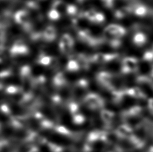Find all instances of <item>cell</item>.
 Masks as SVG:
<instances>
[{
	"label": "cell",
	"instance_id": "obj_25",
	"mask_svg": "<svg viewBox=\"0 0 153 152\" xmlns=\"http://www.w3.org/2000/svg\"><path fill=\"white\" fill-rule=\"evenodd\" d=\"M134 12L136 15H143L145 13V8L143 6H138L134 9Z\"/></svg>",
	"mask_w": 153,
	"mask_h": 152
},
{
	"label": "cell",
	"instance_id": "obj_18",
	"mask_svg": "<svg viewBox=\"0 0 153 152\" xmlns=\"http://www.w3.org/2000/svg\"><path fill=\"white\" fill-rule=\"evenodd\" d=\"M54 129L58 134L62 135H65V136H70L72 134L71 131L69 129L62 125H56L54 127Z\"/></svg>",
	"mask_w": 153,
	"mask_h": 152
},
{
	"label": "cell",
	"instance_id": "obj_22",
	"mask_svg": "<svg viewBox=\"0 0 153 152\" xmlns=\"http://www.w3.org/2000/svg\"><path fill=\"white\" fill-rule=\"evenodd\" d=\"M144 42V36L143 34L137 33L133 37V42L136 46H140Z\"/></svg>",
	"mask_w": 153,
	"mask_h": 152
},
{
	"label": "cell",
	"instance_id": "obj_12",
	"mask_svg": "<svg viewBox=\"0 0 153 152\" xmlns=\"http://www.w3.org/2000/svg\"><path fill=\"white\" fill-rule=\"evenodd\" d=\"M102 133V131H99V130H94L91 131L87 135V142L92 144L97 141H100Z\"/></svg>",
	"mask_w": 153,
	"mask_h": 152
},
{
	"label": "cell",
	"instance_id": "obj_20",
	"mask_svg": "<svg viewBox=\"0 0 153 152\" xmlns=\"http://www.w3.org/2000/svg\"><path fill=\"white\" fill-rule=\"evenodd\" d=\"M86 120L85 117L83 114L79 113L76 115H73V122L75 125H81L85 123Z\"/></svg>",
	"mask_w": 153,
	"mask_h": 152
},
{
	"label": "cell",
	"instance_id": "obj_17",
	"mask_svg": "<svg viewBox=\"0 0 153 152\" xmlns=\"http://www.w3.org/2000/svg\"><path fill=\"white\" fill-rule=\"evenodd\" d=\"M60 42L65 45L70 46L72 47H73V46L75 44L74 39H73V38L69 34H64L62 35Z\"/></svg>",
	"mask_w": 153,
	"mask_h": 152
},
{
	"label": "cell",
	"instance_id": "obj_23",
	"mask_svg": "<svg viewBox=\"0 0 153 152\" xmlns=\"http://www.w3.org/2000/svg\"><path fill=\"white\" fill-rule=\"evenodd\" d=\"M105 17L104 14H103V13L102 12H97L96 17H95L94 24H102L105 22Z\"/></svg>",
	"mask_w": 153,
	"mask_h": 152
},
{
	"label": "cell",
	"instance_id": "obj_27",
	"mask_svg": "<svg viewBox=\"0 0 153 152\" xmlns=\"http://www.w3.org/2000/svg\"><path fill=\"white\" fill-rule=\"evenodd\" d=\"M28 152H40V151L38 150V148H37L36 147H33L29 150Z\"/></svg>",
	"mask_w": 153,
	"mask_h": 152
},
{
	"label": "cell",
	"instance_id": "obj_5",
	"mask_svg": "<svg viewBox=\"0 0 153 152\" xmlns=\"http://www.w3.org/2000/svg\"><path fill=\"white\" fill-rule=\"evenodd\" d=\"M118 56L117 54L97 53L91 56V62H95L97 64H104L107 62H113L118 58Z\"/></svg>",
	"mask_w": 153,
	"mask_h": 152
},
{
	"label": "cell",
	"instance_id": "obj_13",
	"mask_svg": "<svg viewBox=\"0 0 153 152\" xmlns=\"http://www.w3.org/2000/svg\"><path fill=\"white\" fill-rule=\"evenodd\" d=\"M66 13L67 14L72 17L73 19L78 18L81 13H79L78 8L75 5L73 4H67L66 7Z\"/></svg>",
	"mask_w": 153,
	"mask_h": 152
},
{
	"label": "cell",
	"instance_id": "obj_15",
	"mask_svg": "<svg viewBox=\"0 0 153 152\" xmlns=\"http://www.w3.org/2000/svg\"><path fill=\"white\" fill-rule=\"evenodd\" d=\"M125 93L128 96H130L134 98H140L143 96L140 89L136 87L127 89L125 90Z\"/></svg>",
	"mask_w": 153,
	"mask_h": 152
},
{
	"label": "cell",
	"instance_id": "obj_21",
	"mask_svg": "<svg viewBox=\"0 0 153 152\" xmlns=\"http://www.w3.org/2000/svg\"><path fill=\"white\" fill-rule=\"evenodd\" d=\"M68 108H69V110L70 111V113H71L72 116L79 113V106L78 105V103L75 101L71 102L68 105Z\"/></svg>",
	"mask_w": 153,
	"mask_h": 152
},
{
	"label": "cell",
	"instance_id": "obj_24",
	"mask_svg": "<svg viewBox=\"0 0 153 152\" xmlns=\"http://www.w3.org/2000/svg\"><path fill=\"white\" fill-rule=\"evenodd\" d=\"M47 145L52 152H62L63 150L61 146L53 143H47Z\"/></svg>",
	"mask_w": 153,
	"mask_h": 152
},
{
	"label": "cell",
	"instance_id": "obj_14",
	"mask_svg": "<svg viewBox=\"0 0 153 152\" xmlns=\"http://www.w3.org/2000/svg\"><path fill=\"white\" fill-rule=\"evenodd\" d=\"M19 73L22 80L31 78V68L28 65H24L20 68Z\"/></svg>",
	"mask_w": 153,
	"mask_h": 152
},
{
	"label": "cell",
	"instance_id": "obj_7",
	"mask_svg": "<svg viewBox=\"0 0 153 152\" xmlns=\"http://www.w3.org/2000/svg\"><path fill=\"white\" fill-rule=\"evenodd\" d=\"M132 129L129 125L123 124L117 127L115 134L118 137L121 138H128L132 135Z\"/></svg>",
	"mask_w": 153,
	"mask_h": 152
},
{
	"label": "cell",
	"instance_id": "obj_6",
	"mask_svg": "<svg viewBox=\"0 0 153 152\" xmlns=\"http://www.w3.org/2000/svg\"><path fill=\"white\" fill-rule=\"evenodd\" d=\"M56 30L53 26H46L42 32V39L46 42H51L55 40Z\"/></svg>",
	"mask_w": 153,
	"mask_h": 152
},
{
	"label": "cell",
	"instance_id": "obj_1",
	"mask_svg": "<svg viewBox=\"0 0 153 152\" xmlns=\"http://www.w3.org/2000/svg\"><path fill=\"white\" fill-rule=\"evenodd\" d=\"M83 103L91 110L102 109L105 105L104 100L96 93H89L83 100Z\"/></svg>",
	"mask_w": 153,
	"mask_h": 152
},
{
	"label": "cell",
	"instance_id": "obj_16",
	"mask_svg": "<svg viewBox=\"0 0 153 152\" xmlns=\"http://www.w3.org/2000/svg\"><path fill=\"white\" fill-rule=\"evenodd\" d=\"M5 93L11 95H16L22 93V87L16 85H9L5 89Z\"/></svg>",
	"mask_w": 153,
	"mask_h": 152
},
{
	"label": "cell",
	"instance_id": "obj_11",
	"mask_svg": "<svg viewBox=\"0 0 153 152\" xmlns=\"http://www.w3.org/2000/svg\"><path fill=\"white\" fill-rule=\"evenodd\" d=\"M80 69L81 67L79 66V62L76 61V60L71 58L68 61L66 66V70L68 72H78Z\"/></svg>",
	"mask_w": 153,
	"mask_h": 152
},
{
	"label": "cell",
	"instance_id": "obj_9",
	"mask_svg": "<svg viewBox=\"0 0 153 152\" xmlns=\"http://www.w3.org/2000/svg\"><path fill=\"white\" fill-rule=\"evenodd\" d=\"M100 115L103 121H104L107 125H109L113 121L115 117V113L113 111L106 109H102L100 112Z\"/></svg>",
	"mask_w": 153,
	"mask_h": 152
},
{
	"label": "cell",
	"instance_id": "obj_8",
	"mask_svg": "<svg viewBox=\"0 0 153 152\" xmlns=\"http://www.w3.org/2000/svg\"><path fill=\"white\" fill-rule=\"evenodd\" d=\"M53 85L56 89H62L67 85V79L62 72H57L53 78Z\"/></svg>",
	"mask_w": 153,
	"mask_h": 152
},
{
	"label": "cell",
	"instance_id": "obj_2",
	"mask_svg": "<svg viewBox=\"0 0 153 152\" xmlns=\"http://www.w3.org/2000/svg\"><path fill=\"white\" fill-rule=\"evenodd\" d=\"M13 18L16 24L22 26L26 30H31L32 24L30 15L28 11L26 10H18L15 13Z\"/></svg>",
	"mask_w": 153,
	"mask_h": 152
},
{
	"label": "cell",
	"instance_id": "obj_28",
	"mask_svg": "<svg viewBox=\"0 0 153 152\" xmlns=\"http://www.w3.org/2000/svg\"><path fill=\"white\" fill-rule=\"evenodd\" d=\"M85 1L86 0H76V1L79 3V4H83V3H84Z\"/></svg>",
	"mask_w": 153,
	"mask_h": 152
},
{
	"label": "cell",
	"instance_id": "obj_26",
	"mask_svg": "<svg viewBox=\"0 0 153 152\" xmlns=\"http://www.w3.org/2000/svg\"><path fill=\"white\" fill-rule=\"evenodd\" d=\"M102 2L105 5L106 7L111 8L113 7L114 0H102Z\"/></svg>",
	"mask_w": 153,
	"mask_h": 152
},
{
	"label": "cell",
	"instance_id": "obj_19",
	"mask_svg": "<svg viewBox=\"0 0 153 152\" xmlns=\"http://www.w3.org/2000/svg\"><path fill=\"white\" fill-rule=\"evenodd\" d=\"M61 13L59 12L57 10L53 9V8L48 13V18L50 20L57 21L61 18Z\"/></svg>",
	"mask_w": 153,
	"mask_h": 152
},
{
	"label": "cell",
	"instance_id": "obj_3",
	"mask_svg": "<svg viewBox=\"0 0 153 152\" xmlns=\"http://www.w3.org/2000/svg\"><path fill=\"white\" fill-rule=\"evenodd\" d=\"M29 52L28 47L26 44H24L22 40H16L10 50V56L12 57L26 56L29 54Z\"/></svg>",
	"mask_w": 153,
	"mask_h": 152
},
{
	"label": "cell",
	"instance_id": "obj_10",
	"mask_svg": "<svg viewBox=\"0 0 153 152\" xmlns=\"http://www.w3.org/2000/svg\"><path fill=\"white\" fill-rule=\"evenodd\" d=\"M53 58V56L47 55L45 52H41L39 56H38L37 62L40 65L45 66L46 67H49L51 64V62Z\"/></svg>",
	"mask_w": 153,
	"mask_h": 152
},
{
	"label": "cell",
	"instance_id": "obj_4",
	"mask_svg": "<svg viewBox=\"0 0 153 152\" xmlns=\"http://www.w3.org/2000/svg\"><path fill=\"white\" fill-rule=\"evenodd\" d=\"M138 69V61L134 57H125L122 61L121 71L123 74L135 72Z\"/></svg>",
	"mask_w": 153,
	"mask_h": 152
}]
</instances>
